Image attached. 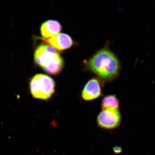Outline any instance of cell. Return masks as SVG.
I'll return each instance as SVG.
<instances>
[{
	"instance_id": "obj_1",
	"label": "cell",
	"mask_w": 155,
	"mask_h": 155,
	"mask_svg": "<svg viewBox=\"0 0 155 155\" xmlns=\"http://www.w3.org/2000/svg\"><path fill=\"white\" fill-rule=\"evenodd\" d=\"M87 66L90 71L108 82L114 80L117 77L120 64L113 52L105 48L100 50L91 58Z\"/></svg>"
},
{
	"instance_id": "obj_2",
	"label": "cell",
	"mask_w": 155,
	"mask_h": 155,
	"mask_svg": "<svg viewBox=\"0 0 155 155\" xmlns=\"http://www.w3.org/2000/svg\"><path fill=\"white\" fill-rule=\"evenodd\" d=\"M35 62L46 72L55 75L63 69L64 62L57 49L49 45L39 46L35 52Z\"/></svg>"
},
{
	"instance_id": "obj_3",
	"label": "cell",
	"mask_w": 155,
	"mask_h": 155,
	"mask_svg": "<svg viewBox=\"0 0 155 155\" xmlns=\"http://www.w3.org/2000/svg\"><path fill=\"white\" fill-rule=\"evenodd\" d=\"M55 87L53 79L42 74L35 75L30 83V90L32 96L39 99H49L54 92Z\"/></svg>"
},
{
	"instance_id": "obj_4",
	"label": "cell",
	"mask_w": 155,
	"mask_h": 155,
	"mask_svg": "<svg viewBox=\"0 0 155 155\" xmlns=\"http://www.w3.org/2000/svg\"><path fill=\"white\" fill-rule=\"evenodd\" d=\"M121 120L120 112L117 108L102 110L97 118L98 126L107 130L115 129L119 127Z\"/></svg>"
},
{
	"instance_id": "obj_5",
	"label": "cell",
	"mask_w": 155,
	"mask_h": 155,
	"mask_svg": "<svg viewBox=\"0 0 155 155\" xmlns=\"http://www.w3.org/2000/svg\"><path fill=\"white\" fill-rule=\"evenodd\" d=\"M102 95L101 84L98 79L92 78L85 85L82 92V97L86 101H92L99 97Z\"/></svg>"
},
{
	"instance_id": "obj_6",
	"label": "cell",
	"mask_w": 155,
	"mask_h": 155,
	"mask_svg": "<svg viewBox=\"0 0 155 155\" xmlns=\"http://www.w3.org/2000/svg\"><path fill=\"white\" fill-rule=\"evenodd\" d=\"M42 40L60 51L70 48L73 43L71 37L64 33H59L49 38H42Z\"/></svg>"
},
{
	"instance_id": "obj_7",
	"label": "cell",
	"mask_w": 155,
	"mask_h": 155,
	"mask_svg": "<svg viewBox=\"0 0 155 155\" xmlns=\"http://www.w3.org/2000/svg\"><path fill=\"white\" fill-rule=\"evenodd\" d=\"M61 30V24L58 21L48 20L41 26V32L44 38H48L59 33Z\"/></svg>"
},
{
	"instance_id": "obj_8",
	"label": "cell",
	"mask_w": 155,
	"mask_h": 155,
	"mask_svg": "<svg viewBox=\"0 0 155 155\" xmlns=\"http://www.w3.org/2000/svg\"><path fill=\"white\" fill-rule=\"evenodd\" d=\"M102 110L117 108L119 107V102L117 97L114 95H109L103 99L101 104Z\"/></svg>"
},
{
	"instance_id": "obj_9",
	"label": "cell",
	"mask_w": 155,
	"mask_h": 155,
	"mask_svg": "<svg viewBox=\"0 0 155 155\" xmlns=\"http://www.w3.org/2000/svg\"><path fill=\"white\" fill-rule=\"evenodd\" d=\"M114 152L116 154L120 153L122 152V149L121 147L116 146L113 149Z\"/></svg>"
}]
</instances>
